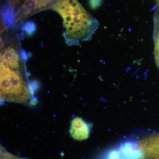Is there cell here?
Masks as SVG:
<instances>
[{
	"label": "cell",
	"mask_w": 159,
	"mask_h": 159,
	"mask_svg": "<svg viewBox=\"0 0 159 159\" xmlns=\"http://www.w3.org/2000/svg\"><path fill=\"white\" fill-rule=\"evenodd\" d=\"M53 9L63 20L65 31L63 36L69 46L77 45L91 39L99 26L77 0H59Z\"/></svg>",
	"instance_id": "obj_1"
},
{
	"label": "cell",
	"mask_w": 159,
	"mask_h": 159,
	"mask_svg": "<svg viewBox=\"0 0 159 159\" xmlns=\"http://www.w3.org/2000/svg\"><path fill=\"white\" fill-rule=\"evenodd\" d=\"M31 97L25 82L17 72L1 62V98L6 102H25Z\"/></svg>",
	"instance_id": "obj_2"
},
{
	"label": "cell",
	"mask_w": 159,
	"mask_h": 159,
	"mask_svg": "<svg viewBox=\"0 0 159 159\" xmlns=\"http://www.w3.org/2000/svg\"><path fill=\"white\" fill-rule=\"evenodd\" d=\"M138 147L143 155L142 159H159V134L142 139Z\"/></svg>",
	"instance_id": "obj_3"
},
{
	"label": "cell",
	"mask_w": 159,
	"mask_h": 159,
	"mask_svg": "<svg viewBox=\"0 0 159 159\" xmlns=\"http://www.w3.org/2000/svg\"><path fill=\"white\" fill-rule=\"evenodd\" d=\"M70 133L73 139L75 140H86L89 136V127L81 118L76 117L71 122Z\"/></svg>",
	"instance_id": "obj_4"
},
{
	"label": "cell",
	"mask_w": 159,
	"mask_h": 159,
	"mask_svg": "<svg viewBox=\"0 0 159 159\" xmlns=\"http://www.w3.org/2000/svg\"><path fill=\"white\" fill-rule=\"evenodd\" d=\"M121 159H142L143 155L138 145L133 142H126L122 144L119 150Z\"/></svg>",
	"instance_id": "obj_5"
},
{
	"label": "cell",
	"mask_w": 159,
	"mask_h": 159,
	"mask_svg": "<svg viewBox=\"0 0 159 159\" xmlns=\"http://www.w3.org/2000/svg\"><path fill=\"white\" fill-rule=\"evenodd\" d=\"M1 62L13 70L19 69L20 58L14 49L8 48L1 54Z\"/></svg>",
	"instance_id": "obj_6"
},
{
	"label": "cell",
	"mask_w": 159,
	"mask_h": 159,
	"mask_svg": "<svg viewBox=\"0 0 159 159\" xmlns=\"http://www.w3.org/2000/svg\"><path fill=\"white\" fill-rule=\"evenodd\" d=\"M14 7L11 2H6L2 6L1 15L5 25L9 28L12 24L15 19Z\"/></svg>",
	"instance_id": "obj_7"
},
{
	"label": "cell",
	"mask_w": 159,
	"mask_h": 159,
	"mask_svg": "<svg viewBox=\"0 0 159 159\" xmlns=\"http://www.w3.org/2000/svg\"><path fill=\"white\" fill-rule=\"evenodd\" d=\"M154 41L156 63L159 70V11H156L154 16Z\"/></svg>",
	"instance_id": "obj_8"
},
{
	"label": "cell",
	"mask_w": 159,
	"mask_h": 159,
	"mask_svg": "<svg viewBox=\"0 0 159 159\" xmlns=\"http://www.w3.org/2000/svg\"><path fill=\"white\" fill-rule=\"evenodd\" d=\"M39 11L54 8L59 0H38Z\"/></svg>",
	"instance_id": "obj_9"
},
{
	"label": "cell",
	"mask_w": 159,
	"mask_h": 159,
	"mask_svg": "<svg viewBox=\"0 0 159 159\" xmlns=\"http://www.w3.org/2000/svg\"><path fill=\"white\" fill-rule=\"evenodd\" d=\"M23 5L31 11L32 15L39 11L38 0H25Z\"/></svg>",
	"instance_id": "obj_10"
},
{
	"label": "cell",
	"mask_w": 159,
	"mask_h": 159,
	"mask_svg": "<svg viewBox=\"0 0 159 159\" xmlns=\"http://www.w3.org/2000/svg\"><path fill=\"white\" fill-rule=\"evenodd\" d=\"M25 32L27 35L31 36L34 34L36 30V26L34 22L29 21L27 22L24 26Z\"/></svg>",
	"instance_id": "obj_11"
},
{
	"label": "cell",
	"mask_w": 159,
	"mask_h": 159,
	"mask_svg": "<svg viewBox=\"0 0 159 159\" xmlns=\"http://www.w3.org/2000/svg\"><path fill=\"white\" fill-rule=\"evenodd\" d=\"M108 159H121L119 150L111 151L108 154Z\"/></svg>",
	"instance_id": "obj_12"
},
{
	"label": "cell",
	"mask_w": 159,
	"mask_h": 159,
	"mask_svg": "<svg viewBox=\"0 0 159 159\" xmlns=\"http://www.w3.org/2000/svg\"><path fill=\"white\" fill-rule=\"evenodd\" d=\"M90 5L93 8H95L99 5V0H90Z\"/></svg>",
	"instance_id": "obj_13"
},
{
	"label": "cell",
	"mask_w": 159,
	"mask_h": 159,
	"mask_svg": "<svg viewBox=\"0 0 159 159\" xmlns=\"http://www.w3.org/2000/svg\"><path fill=\"white\" fill-rule=\"evenodd\" d=\"M23 0H9V2H11L13 5H16L21 2Z\"/></svg>",
	"instance_id": "obj_14"
},
{
	"label": "cell",
	"mask_w": 159,
	"mask_h": 159,
	"mask_svg": "<svg viewBox=\"0 0 159 159\" xmlns=\"http://www.w3.org/2000/svg\"><path fill=\"white\" fill-rule=\"evenodd\" d=\"M157 10L156 11H159V0H157Z\"/></svg>",
	"instance_id": "obj_15"
}]
</instances>
